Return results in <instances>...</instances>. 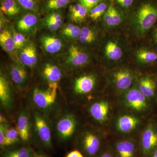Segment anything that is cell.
Instances as JSON below:
<instances>
[{"label": "cell", "mask_w": 157, "mask_h": 157, "mask_svg": "<svg viewBox=\"0 0 157 157\" xmlns=\"http://www.w3.org/2000/svg\"><path fill=\"white\" fill-rule=\"evenodd\" d=\"M24 99L26 107L51 119L67 105L57 82H45L44 85L35 86L25 93Z\"/></svg>", "instance_id": "obj_1"}, {"label": "cell", "mask_w": 157, "mask_h": 157, "mask_svg": "<svg viewBox=\"0 0 157 157\" xmlns=\"http://www.w3.org/2000/svg\"><path fill=\"white\" fill-rule=\"evenodd\" d=\"M157 22V0L144 2L131 14L129 26L138 38L145 36Z\"/></svg>", "instance_id": "obj_2"}, {"label": "cell", "mask_w": 157, "mask_h": 157, "mask_svg": "<svg viewBox=\"0 0 157 157\" xmlns=\"http://www.w3.org/2000/svg\"><path fill=\"white\" fill-rule=\"evenodd\" d=\"M98 82L97 76L92 73H84L68 78L61 91L68 105H72L83 97H89Z\"/></svg>", "instance_id": "obj_3"}, {"label": "cell", "mask_w": 157, "mask_h": 157, "mask_svg": "<svg viewBox=\"0 0 157 157\" xmlns=\"http://www.w3.org/2000/svg\"><path fill=\"white\" fill-rule=\"evenodd\" d=\"M53 138L59 143H69L77 133L78 122L76 115L67 104L60 112L52 119Z\"/></svg>", "instance_id": "obj_4"}, {"label": "cell", "mask_w": 157, "mask_h": 157, "mask_svg": "<svg viewBox=\"0 0 157 157\" xmlns=\"http://www.w3.org/2000/svg\"><path fill=\"white\" fill-rule=\"evenodd\" d=\"M31 112L32 140L45 149H52L53 138L51 119L36 110H31Z\"/></svg>", "instance_id": "obj_5"}, {"label": "cell", "mask_w": 157, "mask_h": 157, "mask_svg": "<svg viewBox=\"0 0 157 157\" xmlns=\"http://www.w3.org/2000/svg\"><path fill=\"white\" fill-rule=\"evenodd\" d=\"M90 54L76 44H71L63 60V66L67 71L82 67L90 61Z\"/></svg>", "instance_id": "obj_6"}, {"label": "cell", "mask_w": 157, "mask_h": 157, "mask_svg": "<svg viewBox=\"0 0 157 157\" xmlns=\"http://www.w3.org/2000/svg\"><path fill=\"white\" fill-rule=\"evenodd\" d=\"M15 127L23 143L28 144L32 140V112L25 105L21 106L15 118Z\"/></svg>", "instance_id": "obj_7"}, {"label": "cell", "mask_w": 157, "mask_h": 157, "mask_svg": "<svg viewBox=\"0 0 157 157\" xmlns=\"http://www.w3.org/2000/svg\"><path fill=\"white\" fill-rule=\"evenodd\" d=\"M0 104L1 111L11 116L15 107V98L9 78L3 71L0 75Z\"/></svg>", "instance_id": "obj_8"}, {"label": "cell", "mask_w": 157, "mask_h": 157, "mask_svg": "<svg viewBox=\"0 0 157 157\" xmlns=\"http://www.w3.org/2000/svg\"><path fill=\"white\" fill-rule=\"evenodd\" d=\"M77 145L86 157H94L101 147V138L95 131L86 130L78 138Z\"/></svg>", "instance_id": "obj_9"}, {"label": "cell", "mask_w": 157, "mask_h": 157, "mask_svg": "<svg viewBox=\"0 0 157 157\" xmlns=\"http://www.w3.org/2000/svg\"><path fill=\"white\" fill-rule=\"evenodd\" d=\"M9 76L19 92H23L27 87L29 74L25 67L21 63L11 64L9 67Z\"/></svg>", "instance_id": "obj_10"}, {"label": "cell", "mask_w": 157, "mask_h": 157, "mask_svg": "<svg viewBox=\"0 0 157 157\" xmlns=\"http://www.w3.org/2000/svg\"><path fill=\"white\" fill-rule=\"evenodd\" d=\"M104 54L106 59L109 62L119 61L124 56L123 46L117 39H109L104 46Z\"/></svg>", "instance_id": "obj_11"}, {"label": "cell", "mask_w": 157, "mask_h": 157, "mask_svg": "<svg viewBox=\"0 0 157 157\" xmlns=\"http://www.w3.org/2000/svg\"><path fill=\"white\" fill-rule=\"evenodd\" d=\"M141 148L144 154L147 155L157 147V130L149 125L144 132L141 138Z\"/></svg>", "instance_id": "obj_12"}, {"label": "cell", "mask_w": 157, "mask_h": 157, "mask_svg": "<svg viewBox=\"0 0 157 157\" xmlns=\"http://www.w3.org/2000/svg\"><path fill=\"white\" fill-rule=\"evenodd\" d=\"M113 77L116 87L122 91L128 90L134 81L133 73L126 68H121L116 70L113 73Z\"/></svg>", "instance_id": "obj_13"}, {"label": "cell", "mask_w": 157, "mask_h": 157, "mask_svg": "<svg viewBox=\"0 0 157 157\" xmlns=\"http://www.w3.org/2000/svg\"><path fill=\"white\" fill-rule=\"evenodd\" d=\"M125 98L128 105L135 110L141 111L147 107V98L138 89L129 90L126 93Z\"/></svg>", "instance_id": "obj_14"}, {"label": "cell", "mask_w": 157, "mask_h": 157, "mask_svg": "<svg viewBox=\"0 0 157 157\" xmlns=\"http://www.w3.org/2000/svg\"><path fill=\"white\" fill-rule=\"evenodd\" d=\"M21 63L27 67L33 69L38 62L36 49L33 43L27 44L20 50L18 54Z\"/></svg>", "instance_id": "obj_15"}, {"label": "cell", "mask_w": 157, "mask_h": 157, "mask_svg": "<svg viewBox=\"0 0 157 157\" xmlns=\"http://www.w3.org/2000/svg\"><path fill=\"white\" fill-rule=\"evenodd\" d=\"M109 110V105L106 101H96L88 107L89 113L93 120L98 123H103L107 120Z\"/></svg>", "instance_id": "obj_16"}, {"label": "cell", "mask_w": 157, "mask_h": 157, "mask_svg": "<svg viewBox=\"0 0 157 157\" xmlns=\"http://www.w3.org/2000/svg\"><path fill=\"white\" fill-rule=\"evenodd\" d=\"M41 75L44 81L48 82L59 83L63 78V72L58 65L47 63L42 67Z\"/></svg>", "instance_id": "obj_17"}, {"label": "cell", "mask_w": 157, "mask_h": 157, "mask_svg": "<svg viewBox=\"0 0 157 157\" xmlns=\"http://www.w3.org/2000/svg\"><path fill=\"white\" fill-rule=\"evenodd\" d=\"M38 20V16L34 13L24 14L17 20L16 23L17 32L23 35L30 33L36 26Z\"/></svg>", "instance_id": "obj_18"}, {"label": "cell", "mask_w": 157, "mask_h": 157, "mask_svg": "<svg viewBox=\"0 0 157 157\" xmlns=\"http://www.w3.org/2000/svg\"><path fill=\"white\" fill-rule=\"evenodd\" d=\"M135 56L136 60L139 63L145 65L157 63V49L152 45L137 49Z\"/></svg>", "instance_id": "obj_19"}, {"label": "cell", "mask_w": 157, "mask_h": 157, "mask_svg": "<svg viewBox=\"0 0 157 157\" xmlns=\"http://www.w3.org/2000/svg\"><path fill=\"white\" fill-rule=\"evenodd\" d=\"M157 88V78L154 75H147L140 78L138 83V90L146 98H152Z\"/></svg>", "instance_id": "obj_20"}, {"label": "cell", "mask_w": 157, "mask_h": 157, "mask_svg": "<svg viewBox=\"0 0 157 157\" xmlns=\"http://www.w3.org/2000/svg\"><path fill=\"white\" fill-rule=\"evenodd\" d=\"M103 17L104 25L109 29L120 25L124 20L122 14L113 4H110L108 6Z\"/></svg>", "instance_id": "obj_21"}, {"label": "cell", "mask_w": 157, "mask_h": 157, "mask_svg": "<svg viewBox=\"0 0 157 157\" xmlns=\"http://www.w3.org/2000/svg\"><path fill=\"white\" fill-rule=\"evenodd\" d=\"M40 42L44 50L50 54L58 53L63 46L61 39L52 35H43L40 38Z\"/></svg>", "instance_id": "obj_22"}, {"label": "cell", "mask_w": 157, "mask_h": 157, "mask_svg": "<svg viewBox=\"0 0 157 157\" xmlns=\"http://www.w3.org/2000/svg\"><path fill=\"white\" fill-rule=\"evenodd\" d=\"M30 146L25 145H17L2 149L1 157H32L34 153Z\"/></svg>", "instance_id": "obj_23"}, {"label": "cell", "mask_w": 157, "mask_h": 157, "mask_svg": "<svg viewBox=\"0 0 157 157\" xmlns=\"http://www.w3.org/2000/svg\"><path fill=\"white\" fill-rule=\"evenodd\" d=\"M90 10L80 3L71 5L69 7L70 19L74 22H82L89 15Z\"/></svg>", "instance_id": "obj_24"}, {"label": "cell", "mask_w": 157, "mask_h": 157, "mask_svg": "<svg viewBox=\"0 0 157 157\" xmlns=\"http://www.w3.org/2000/svg\"><path fill=\"white\" fill-rule=\"evenodd\" d=\"M98 33L95 29L85 26L81 29L78 40L81 44L90 45L94 44L98 40Z\"/></svg>", "instance_id": "obj_25"}, {"label": "cell", "mask_w": 157, "mask_h": 157, "mask_svg": "<svg viewBox=\"0 0 157 157\" xmlns=\"http://www.w3.org/2000/svg\"><path fill=\"white\" fill-rule=\"evenodd\" d=\"M139 123L138 119L130 115H124L118 119L117 126L121 132L127 133L131 132L136 128Z\"/></svg>", "instance_id": "obj_26"}, {"label": "cell", "mask_w": 157, "mask_h": 157, "mask_svg": "<svg viewBox=\"0 0 157 157\" xmlns=\"http://www.w3.org/2000/svg\"><path fill=\"white\" fill-rule=\"evenodd\" d=\"M21 140L19 133L16 127L13 126L11 124L6 129L5 140L2 149L17 145Z\"/></svg>", "instance_id": "obj_27"}, {"label": "cell", "mask_w": 157, "mask_h": 157, "mask_svg": "<svg viewBox=\"0 0 157 157\" xmlns=\"http://www.w3.org/2000/svg\"><path fill=\"white\" fill-rule=\"evenodd\" d=\"M135 148V144L131 140H121L116 144V149L119 157H134Z\"/></svg>", "instance_id": "obj_28"}, {"label": "cell", "mask_w": 157, "mask_h": 157, "mask_svg": "<svg viewBox=\"0 0 157 157\" xmlns=\"http://www.w3.org/2000/svg\"><path fill=\"white\" fill-rule=\"evenodd\" d=\"M0 45L5 51L12 54L16 49L12 32L7 29H3L0 33Z\"/></svg>", "instance_id": "obj_29"}, {"label": "cell", "mask_w": 157, "mask_h": 157, "mask_svg": "<svg viewBox=\"0 0 157 157\" xmlns=\"http://www.w3.org/2000/svg\"><path fill=\"white\" fill-rule=\"evenodd\" d=\"M1 11L8 16H15L20 11L15 0H1Z\"/></svg>", "instance_id": "obj_30"}, {"label": "cell", "mask_w": 157, "mask_h": 157, "mask_svg": "<svg viewBox=\"0 0 157 157\" xmlns=\"http://www.w3.org/2000/svg\"><path fill=\"white\" fill-rule=\"evenodd\" d=\"M72 0H46L44 3V9L46 12L56 11L64 8L70 4Z\"/></svg>", "instance_id": "obj_31"}, {"label": "cell", "mask_w": 157, "mask_h": 157, "mask_svg": "<svg viewBox=\"0 0 157 157\" xmlns=\"http://www.w3.org/2000/svg\"><path fill=\"white\" fill-rule=\"evenodd\" d=\"M108 6L107 3L102 2L95 7L90 10L89 15L90 18L94 21H97L103 16L108 9Z\"/></svg>", "instance_id": "obj_32"}, {"label": "cell", "mask_w": 157, "mask_h": 157, "mask_svg": "<svg viewBox=\"0 0 157 157\" xmlns=\"http://www.w3.org/2000/svg\"><path fill=\"white\" fill-rule=\"evenodd\" d=\"M12 33L16 49L20 50L27 44V40L24 35L14 30H13Z\"/></svg>", "instance_id": "obj_33"}, {"label": "cell", "mask_w": 157, "mask_h": 157, "mask_svg": "<svg viewBox=\"0 0 157 157\" xmlns=\"http://www.w3.org/2000/svg\"><path fill=\"white\" fill-rule=\"evenodd\" d=\"M17 2L20 6L25 10L36 11L38 9L37 0H17Z\"/></svg>", "instance_id": "obj_34"}, {"label": "cell", "mask_w": 157, "mask_h": 157, "mask_svg": "<svg viewBox=\"0 0 157 157\" xmlns=\"http://www.w3.org/2000/svg\"><path fill=\"white\" fill-rule=\"evenodd\" d=\"M45 19L49 20L61 26L63 23V16L58 11H52L49 13Z\"/></svg>", "instance_id": "obj_35"}, {"label": "cell", "mask_w": 157, "mask_h": 157, "mask_svg": "<svg viewBox=\"0 0 157 157\" xmlns=\"http://www.w3.org/2000/svg\"><path fill=\"white\" fill-rule=\"evenodd\" d=\"M103 0H78L79 3L90 10L102 2Z\"/></svg>", "instance_id": "obj_36"}, {"label": "cell", "mask_w": 157, "mask_h": 157, "mask_svg": "<svg viewBox=\"0 0 157 157\" xmlns=\"http://www.w3.org/2000/svg\"><path fill=\"white\" fill-rule=\"evenodd\" d=\"M81 29L78 26L76 25L75 27L66 36V37L70 40L78 39L80 35Z\"/></svg>", "instance_id": "obj_37"}, {"label": "cell", "mask_w": 157, "mask_h": 157, "mask_svg": "<svg viewBox=\"0 0 157 157\" xmlns=\"http://www.w3.org/2000/svg\"><path fill=\"white\" fill-rule=\"evenodd\" d=\"M10 123H0V147L2 148L5 140V134L7 129Z\"/></svg>", "instance_id": "obj_38"}, {"label": "cell", "mask_w": 157, "mask_h": 157, "mask_svg": "<svg viewBox=\"0 0 157 157\" xmlns=\"http://www.w3.org/2000/svg\"><path fill=\"white\" fill-rule=\"evenodd\" d=\"M151 45L157 49V22L151 31Z\"/></svg>", "instance_id": "obj_39"}, {"label": "cell", "mask_w": 157, "mask_h": 157, "mask_svg": "<svg viewBox=\"0 0 157 157\" xmlns=\"http://www.w3.org/2000/svg\"><path fill=\"white\" fill-rule=\"evenodd\" d=\"M45 24L46 27L49 30L52 31V32H55V31L58 30L61 27L57 24L47 19L45 20Z\"/></svg>", "instance_id": "obj_40"}, {"label": "cell", "mask_w": 157, "mask_h": 157, "mask_svg": "<svg viewBox=\"0 0 157 157\" xmlns=\"http://www.w3.org/2000/svg\"><path fill=\"white\" fill-rule=\"evenodd\" d=\"M116 2L124 9H128L132 6L134 0H115Z\"/></svg>", "instance_id": "obj_41"}, {"label": "cell", "mask_w": 157, "mask_h": 157, "mask_svg": "<svg viewBox=\"0 0 157 157\" xmlns=\"http://www.w3.org/2000/svg\"><path fill=\"white\" fill-rule=\"evenodd\" d=\"M75 25L73 24H69L66 26L62 31V34L66 37L69 33L72 30V29L75 27Z\"/></svg>", "instance_id": "obj_42"}, {"label": "cell", "mask_w": 157, "mask_h": 157, "mask_svg": "<svg viewBox=\"0 0 157 157\" xmlns=\"http://www.w3.org/2000/svg\"><path fill=\"white\" fill-rule=\"evenodd\" d=\"M81 153L78 150H74L68 152L65 157H78Z\"/></svg>", "instance_id": "obj_43"}, {"label": "cell", "mask_w": 157, "mask_h": 157, "mask_svg": "<svg viewBox=\"0 0 157 157\" xmlns=\"http://www.w3.org/2000/svg\"><path fill=\"white\" fill-rule=\"evenodd\" d=\"M32 157H48L46 155L42 152H34Z\"/></svg>", "instance_id": "obj_44"}, {"label": "cell", "mask_w": 157, "mask_h": 157, "mask_svg": "<svg viewBox=\"0 0 157 157\" xmlns=\"http://www.w3.org/2000/svg\"><path fill=\"white\" fill-rule=\"evenodd\" d=\"M100 157H113L111 154L109 152H104L101 155Z\"/></svg>", "instance_id": "obj_45"}, {"label": "cell", "mask_w": 157, "mask_h": 157, "mask_svg": "<svg viewBox=\"0 0 157 157\" xmlns=\"http://www.w3.org/2000/svg\"><path fill=\"white\" fill-rule=\"evenodd\" d=\"M151 157H157V149L154 151Z\"/></svg>", "instance_id": "obj_46"}]
</instances>
